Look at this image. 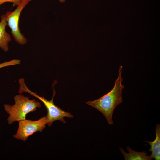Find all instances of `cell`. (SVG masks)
<instances>
[{"mask_svg": "<svg viewBox=\"0 0 160 160\" xmlns=\"http://www.w3.org/2000/svg\"><path fill=\"white\" fill-rule=\"evenodd\" d=\"M122 68V66H120L117 78L115 81L114 86L111 90L99 99L86 102L87 104L100 111L110 125L113 123L112 116L115 108L123 101L122 92L124 86L122 84L123 81Z\"/></svg>", "mask_w": 160, "mask_h": 160, "instance_id": "obj_1", "label": "cell"}, {"mask_svg": "<svg viewBox=\"0 0 160 160\" xmlns=\"http://www.w3.org/2000/svg\"><path fill=\"white\" fill-rule=\"evenodd\" d=\"M15 104L12 105H4L5 111L9 114L7 120L9 124L20 120L26 119V115L35 111L37 108L41 107L40 103L34 99L30 100L28 97L21 94L14 97Z\"/></svg>", "mask_w": 160, "mask_h": 160, "instance_id": "obj_2", "label": "cell"}, {"mask_svg": "<svg viewBox=\"0 0 160 160\" xmlns=\"http://www.w3.org/2000/svg\"><path fill=\"white\" fill-rule=\"evenodd\" d=\"M19 88L18 93L19 94H21L24 92H27L39 99L43 103L47 110V113L46 117L47 120V124L48 126H51L53 122L56 120H59L63 123H66V121L64 119V117L70 118L73 117V116L69 112L65 111L55 105L53 101L54 97L56 94L54 89L53 90V94L52 99L48 100L43 97L40 96L36 93L30 90L26 86L24 79L21 78L19 79Z\"/></svg>", "mask_w": 160, "mask_h": 160, "instance_id": "obj_3", "label": "cell"}, {"mask_svg": "<svg viewBox=\"0 0 160 160\" xmlns=\"http://www.w3.org/2000/svg\"><path fill=\"white\" fill-rule=\"evenodd\" d=\"M32 0H23L12 12L6 13L7 25L11 30V33L15 41L21 45L25 44L27 39L21 33L19 28V23L21 12L25 7Z\"/></svg>", "mask_w": 160, "mask_h": 160, "instance_id": "obj_4", "label": "cell"}, {"mask_svg": "<svg viewBox=\"0 0 160 160\" xmlns=\"http://www.w3.org/2000/svg\"><path fill=\"white\" fill-rule=\"evenodd\" d=\"M18 121V128L13 137L15 138L24 141L27 140L29 136L35 132L38 131L42 132L48 123L46 117L45 116L35 121L25 119Z\"/></svg>", "mask_w": 160, "mask_h": 160, "instance_id": "obj_5", "label": "cell"}, {"mask_svg": "<svg viewBox=\"0 0 160 160\" xmlns=\"http://www.w3.org/2000/svg\"><path fill=\"white\" fill-rule=\"evenodd\" d=\"M6 14L3 15L0 21V47L5 52L9 50V44L11 41L10 35L6 31Z\"/></svg>", "mask_w": 160, "mask_h": 160, "instance_id": "obj_6", "label": "cell"}, {"mask_svg": "<svg viewBox=\"0 0 160 160\" xmlns=\"http://www.w3.org/2000/svg\"><path fill=\"white\" fill-rule=\"evenodd\" d=\"M127 151L128 153L126 152L124 149L119 147V150L124 157L125 160H151L152 158L151 155H147L146 151L137 152L132 150L129 146H127Z\"/></svg>", "mask_w": 160, "mask_h": 160, "instance_id": "obj_7", "label": "cell"}, {"mask_svg": "<svg viewBox=\"0 0 160 160\" xmlns=\"http://www.w3.org/2000/svg\"><path fill=\"white\" fill-rule=\"evenodd\" d=\"M155 133L156 137L153 141H145L148 142L151 148L149 151L151 152V156L155 160H160V125L158 124L156 126Z\"/></svg>", "mask_w": 160, "mask_h": 160, "instance_id": "obj_8", "label": "cell"}, {"mask_svg": "<svg viewBox=\"0 0 160 160\" xmlns=\"http://www.w3.org/2000/svg\"><path fill=\"white\" fill-rule=\"evenodd\" d=\"M20 61L19 59H14L9 61L5 62L0 64V68L9 66L19 65L20 64Z\"/></svg>", "mask_w": 160, "mask_h": 160, "instance_id": "obj_9", "label": "cell"}, {"mask_svg": "<svg viewBox=\"0 0 160 160\" xmlns=\"http://www.w3.org/2000/svg\"><path fill=\"white\" fill-rule=\"evenodd\" d=\"M23 0H0V6L6 2L13 3L17 6L19 5Z\"/></svg>", "mask_w": 160, "mask_h": 160, "instance_id": "obj_10", "label": "cell"}, {"mask_svg": "<svg viewBox=\"0 0 160 160\" xmlns=\"http://www.w3.org/2000/svg\"><path fill=\"white\" fill-rule=\"evenodd\" d=\"M58 1L61 3H63L65 2V0H58Z\"/></svg>", "mask_w": 160, "mask_h": 160, "instance_id": "obj_11", "label": "cell"}]
</instances>
